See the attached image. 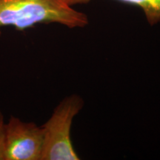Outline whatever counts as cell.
Instances as JSON below:
<instances>
[{
  "mask_svg": "<svg viewBox=\"0 0 160 160\" xmlns=\"http://www.w3.org/2000/svg\"><path fill=\"white\" fill-rule=\"evenodd\" d=\"M41 23L84 28L88 18L65 0H0V28L12 26L23 31Z\"/></svg>",
  "mask_w": 160,
  "mask_h": 160,
  "instance_id": "1",
  "label": "cell"
},
{
  "mask_svg": "<svg viewBox=\"0 0 160 160\" xmlns=\"http://www.w3.org/2000/svg\"><path fill=\"white\" fill-rule=\"evenodd\" d=\"M84 105L82 99L73 94L65 97L42 126L43 148L41 160H79L71 138L73 119Z\"/></svg>",
  "mask_w": 160,
  "mask_h": 160,
  "instance_id": "2",
  "label": "cell"
},
{
  "mask_svg": "<svg viewBox=\"0 0 160 160\" xmlns=\"http://www.w3.org/2000/svg\"><path fill=\"white\" fill-rule=\"evenodd\" d=\"M5 160H41L43 129L11 116L4 128Z\"/></svg>",
  "mask_w": 160,
  "mask_h": 160,
  "instance_id": "3",
  "label": "cell"
},
{
  "mask_svg": "<svg viewBox=\"0 0 160 160\" xmlns=\"http://www.w3.org/2000/svg\"><path fill=\"white\" fill-rule=\"evenodd\" d=\"M70 5L88 3L91 0H65ZM122 2L139 7L145 14L150 25L153 26L160 22V0H118Z\"/></svg>",
  "mask_w": 160,
  "mask_h": 160,
  "instance_id": "4",
  "label": "cell"
},
{
  "mask_svg": "<svg viewBox=\"0 0 160 160\" xmlns=\"http://www.w3.org/2000/svg\"><path fill=\"white\" fill-rule=\"evenodd\" d=\"M5 121L2 113L0 111V160H5V147H4V128Z\"/></svg>",
  "mask_w": 160,
  "mask_h": 160,
  "instance_id": "5",
  "label": "cell"
}]
</instances>
